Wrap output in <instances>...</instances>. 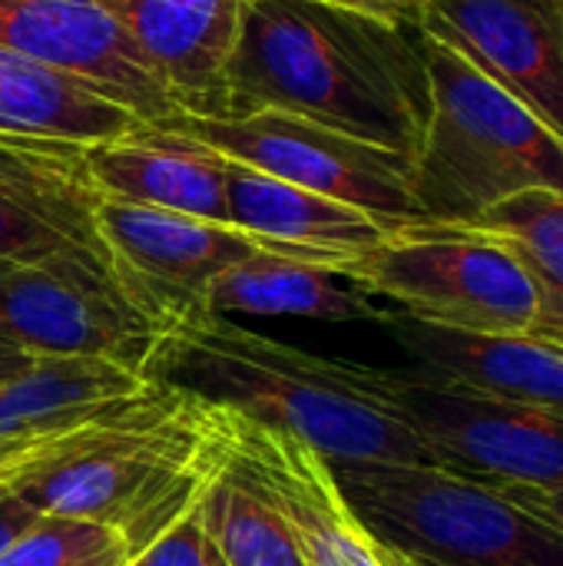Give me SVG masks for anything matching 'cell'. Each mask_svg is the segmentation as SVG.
Masks as SVG:
<instances>
[{"mask_svg":"<svg viewBox=\"0 0 563 566\" xmlns=\"http://www.w3.org/2000/svg\"><path fill=\"white\" fill-rule=\"evenodd\" d=\"M252 109H282L415 159L431 113L425 33L329 0H249L219 119Z\"/></svg>","mask_w":563,"mask_h":566,"instance_id":"cell-1","label":"cell"},{"mask_svg":"<svg viewBox=\"0 0 563 566\" xmlns=\"http://www.w3.org/2000/svg\"><path fill=\"white\" fill-rule=\"evenodd\" d=\"M143 381L292 434L325 461L438 464L378 391L372 365L292 348L229 315L196 312L159 325Z\"/></svg>","mask_w":563,"mask_h":566,"instance_id":"cell-2","label":"cell"},{"mask_svg":"<svg viewBox=\"0 0 563 566\" xmlns=\"http://www.w3.org/2000/svg\"><path fill=\"white\" fill-rule=\"evenodd\" d=\"M209 468L202 405L149 385L113 411L33 444L0 478L37 514L119 531L133 557L196 504Z\"/></svg>","mask_w":563,"mask_h":566,"instance_id":"cell-3","label":"cell"},{"mask_svg":"<svg viewBox=\"0 0 563 566\" xmlns=\"http://www.w3.org/2000/svg\"><path fill=\"white\" fill-rule=\"evenodd\" d=\"M431 113L411 159V192L428 222L468 226L498 202L563 192V136L528 103L425 33Z\"/></svg>","mask_w":563,"mask_h":566,"instance_id":"cell-4","label":"cell"},{"mask_svg":"<svg viewBox=\"0 0 563 566\" xmlns=\"http://www.w3.org/2000/svg\"><path fill=\"white\" fill-rule=\"evenodd\" d=\"M392 566H563V534L501 488L441 464L329 461Z\"/></svg>","mask_w":563,"mask_h":566,"instance_id":"cell-5","label":"cell"},{"mask_svg":"<svg viewBox=\"0 0 563 566\" xmlns=\"http://www.w3.org/2000/svg\"><path fill=\"white\" fill-rule=\"evenodd\" d=\"M342 275L395 302V312L448 332L531 338L541 318L531 275L501 242L471 226H402Z\"/></svg>","mask_w":563,"mask_h":566,"instance_id":"cell-6","label":"cell"},{"mask_svg":"<svg viewBox=\"0 0 563 566\" xmlns=\"http://www.w3.org/2000/svg\"><path fill=\"white\" fill-rule=\"evenodd\" d=\"M163 126L206 143L232 163L355 206L392 232L428 222L411 192V159L302 116L282 109H252L229 119L179 113Z\"/></svg>","mask_w":563,"mask_h":566,"instance_id":"cell-7","label":"cell"},{"mask_svg":"<svg viewBox=\"0 0 563 566\" xmlns=\"http://www.w3.org/2000/svg\"><path fill=\"white\" fill-rule=\"evenodd\" d=\"M378 391L441 468L494 488L563 491V415L484 395L425 368H375Z\"/></svg>","mask_w":563,"mask_h":566,"instance_id":"cell-8","label":"cell"},{"mask_svg":"<svg viewBox=\"0 0 563 566\" xmlns=\"http://www.w3.org/2000/svg\"><path fill=\"white\" fill-rule=\"evenodd\" d=\"M0 342L30 358H96L143 378L156 325L90 269L0 262Z\"/></svg>","mask_w":563,"mask_h":566,"instance_id":"cell-9","label":"cell"},{"mask_svg":"<svg viewBox=\"0 0 563 566\" xmlns=\"http://www.w3.org/2000/svg\"><path fill=\"white\" fill-rule=\"evenodd\" d=\"M202 424L216 458L285 517L309 566H392L305 441L216 405H202Z\"/></svg>","mask_w":563,"mask_h":566,"instance_id":"cell-10","label":"cell"},{"mask_svg":"<svg viewBox=\"0 0 563 566\" xmlns=\"http://www.w3.org/2000/svg\"><path fill=\"white\" fill-rule=\"evenodd\" d=\"M96 206L100 192L86 176L83 146L0 133L3 265H80L110 279L123 292L96 226Z\"/></svg>","mask_w":563,"mask_h":566,"instance_id":"cell-11","label":"cell"},{"mask_svg":"<svg viewBox=\"0 0 563 566\" xmlns=\"http://www.w3.org/2000/svg\"><path fill=\"white\" fill-rule=\"evenodd\" d=\"M96 226L126 298L156 332L173 318L209 312L206 292L216 275L259 252L246 232L226 222L113 199H100Z\"/></svg>","mask_w":563,"mask_h":566,"instance_id":"cell-12","label":"cell"},{"mask_svg":"<svg viewBox=\"0 0 563 566\" xmlns=\"http://www.w3.org/2000/svg\"><path fill=\"white\" fill-rule=\"evenodd\" d=\"M0 46L93 86L149 126L179 116L100 0H0Z\"/></svg>","mask_w":563,"mask_h":566,"instance_id":"cell-13","label":"cell"},{"mask_svg":"<svg viewBox=\"0 0 563 566\" xmlns=\"http://www.w3.org/2000/svg\"><path fill=\"white\" fill-rule=\"evenodd\" d=\"M418 27L563 136V0H428Z\"/></svg>","mask_w":563,"mask_h":566,"instance_id":"cell-14","label":"cell"},{"mask_svg":"<svg viewBox=\"0 0 563 566\" xmlns=\"http://www.w3.org/2000/svg\"><path fill=\"white\" fill-rule=\"evenodd\" d=\"M186 116H222V73L249 0H100Z\"/></svg>","mask_w":563,"mask_h":566,"instance_id":"cell-15","label":"cell"},{"mask_svg":"<svg viewBox=\"0 0 563 566\" xmlns=\"http://www.w3.org/2000/svg\"><path fill=\"white\" fill-rule=\"evenodd\" d=\"M83 166L100 199L229 226L226 156L186 133L143 123L126 136L83 146Z\"/></svg>","mask_w":563,"mask_h":566,"instance_id":"cell-16","label":"cell"},{"mask_svg":"<svg viewBox=\"0 0 563 566\" xmlns=\"http://www.w3.org/2000/svg\"><path fill=\"white\" fill-rule=\"evenodd\" d=\"M229 226L246 232L259 249L305 259L345 272L355 259L388 239V226L338 199L265 176L226 159Z\"/></svg>","mask_w":563,"mask_h":566,"instance_id":"cell-17","label":"cell"},{"mask_svg":"<svg viewBox=\"0 0 563 566\" xmlns=\"http://www.w3.org/2000/svg\"><path fill=\"white\" fill-rule=\"evenodd\" d=\"M388 335L438 378L563 415V352L514 335H465L405 312H385Z\"/></svg>","mask_w":563,"mask_h":566,"instance_id":"cell-18","label":"cell"},{"mask_svg":"<svg viewBox=\"0 0 563 566\" xmlns=\"http://www.w3.org/2000/svg\"><path fill=\"white\" fill-rule=\"evenodd\" d=\"M206 308L229 318L295 315L315 322H385V308L342 272L265 249L216 275L206 292Z\"/></svg>","mask_w":563,"mask_h":566,"instance_id":"cell-19","label":"cell"},{"mask_svg":"<svg viewBox=\"0 0 563 566\" xmlns=\"http://www.w3.org/2000/svg\"><path fill=\"white\" fill-rule=\"evenodd\" d=\"M136 371L96 358H37L0 381V438H53L146 391Z\"/></svg>","mask_w":563,"mask_h":566,"instance_id":"cell-20","label":"cell"},{"mask_svg":"<svg viewBox=\"0 0 563 566\" xmlns=\"http://www.w3.org/2000/svg\"><path fill=\"white\" fill-rule=\"evenodd\" d=\"M136 126L143 119L93 86L0 46V133L93 146Z\"/></svg>","mask_w":563,"mask_h":566,"instance_id":"cell-21","label":"cell"},{"mask_svg":"<svg viewBox=\"0 0 563 566\" xmlns=\"http://www.w3.org/2000/svg\"><path fill=\"white\" fill-rule=\"evenodd\" d=\"M468 226L501 242L521 262L541 298L531 338L563 352V192L534 189L511 196Z\"/></svg>","mask_w":563,"mask_h":566,"instance_id":"cell-22","label":"cell"},{"mask_svg":"<svg viewBox=\"0 0 563 566\" xmlns=\"http://www.w3.org/2000/svg\"><path fill=\"white\" fill-rule=\"evenodd\" d=\"M196 511L229 566H309L285 517L242 484L216 451L196 494Z\"/></svg>","mask_w":563,"mask_h":566,"instance_id":"cell-23","label":"cell"},{"mask_svg":"<svg viewBox=\"0 0 563 566\" xmlns=\"http://www.w3.org/2000/svg\"><path fill=\"white\" fill-rule=\"evenodd\" d=\"M129 547L119 531L80 517L37 514V521L0 554V566H126Z\"/></svg>","mask_w":563,"mask_h":566,"instance_id":"cell-24","label":"cell"},{"mask_svg":"<svg viewBox=\"0 0 563 566\" xmlns=\"http://www.w3.org/2000/svg\"><path fill=\"white\" fill-rule=\"evenodd\" d=\"M126 566H229L206 524L199 521L196 504L183 511L169 527H163L146 547H139Z\"/></svg>","mask_w":563,"mask_h":566,"instance_id":"cell-25","label":"cell"},{"mask_svg":"<svg viewBox=\"0 0 563 566\" xmlns=\"http://www.w3.org/2000/svg\"><path fill=\"white\" fill-rule=\"evenodd\" d=\"M37 521V511L27 504V501H20L7 484H3V478H0V554L30 527Z\"/></svg>","mask_w":563,"mask_h":566,"instance_id":"cell-26","label":"cell"},{"mask_svg":"<svg viewBox=\"0 0 563 566\" xmlns=\"http://www.w3.org/2000/svg\"><path fill=\"white\" fill-rule=\"evenodd\" d=\"M501 491L563 534V491H531V488H501Z\"/></svg>","mask_w":563,"mask_h":566,"instance_id":"cell-27","label":"cell"},{"mask_svg":"<svg viewBox=\"0 0 563 566\" xmlns=\"http://www.w3.org/2000/svg\"><path fill=\"white\" fill-rule=\"evenodd\" d=\"M329 3L352 7V10H362V13H375V17H385V20L418 23L428 0H329Z\"/></svg>","mask_w":563,"mask_h":566,"instance_id":"cell-28","label":"cell"},{"mask_svg":"<svg viewBox=\"0 0 563 566\" xmlns=\"http://www.w3.org/2000/svg\"><path fill=\"white\" fill-rule=\"evenodd\" d=\"M33 361H37V358H30V355H23L20 348H13V345L0 342V381H10L13 375L27 371Z\"/></svg>","mask_w":563,"mask_h":566,"instance_id":"cell-29","label":"cell"},{"mask_svg":"<svg viewBox=\"0 0 563 566\" xmlns=\"http://www.w3.org/2000/svg\"><path fill=\"white\" fill-rule=\"evenodd\" d=\"M63 434V431H60ZM40 441H46V438H0V471L3 468H10L20 454H27L33 444H40Z\"/></svg>","mask_w":563,"mask_h":566,"instance_id":"cell-30","label":"cell"}]
</instances>
